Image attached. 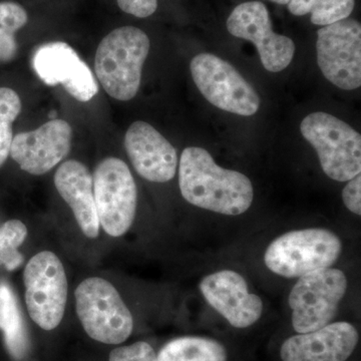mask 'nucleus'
<instances>
[{"mask_svg": "<svg viewBox=\"0 0 361 361\" xmlns=\"http://www.w3.org/2000/svg\"><path fill=\"white\" fill-rule=\"evenodd\" d=\"M179 186L180 194L192 205L223 215H241L253 203L250 179L237 171L220 167L208 151L198 147L183 151Z\"/></svg>", "mask_w": 361, "mask_h": 361, "instance_id": "obj_1", "label": "nucleus"}, {"mask_svg": "<svg viewBox=\"0 0 361 361\" xmlns=\"http://www.w3.org/2000/svg\"><path fill=\"white\" fill-rule=\"evenodd\" d=\"M149 51L148 35L135 26L116 28L102 40L94 71L109 96L123 102L137 96Z\"/></svg>", "mask_w": 361, "mask_h": 361, "instance_id": "obj_2", "label": "nucleus"}, {"mask_svg": "<svg viewBox=\"0 0 361 361\" xmlns=\"http://www.w3.org/2000/svg\"><path fill=\"white\" fill-rule=\"evenodd\" d=\"M342 252L341 240L323 228L285 233L265 252L268 269L282 277H301L313 271L331 267Z\"/></svg>", "mask_w": 361, "mask_h": 361, "instance_id": "obj_3", "label": "nucleus"}, {"mask_svg": "<svg viewBox=\"0 0 361 361\" xmlns=\"http://www.w3.org/2000/svg\"><path fill=\"white\" fill-rule=\"evenodd\" d=\"M300 130L330 179L348 182L360 174L361 137L348 123L324 111H315L304 118Z\"/></svg>", "mask_w": 361, "mask_h": 361, "instance_id": "obj_4", "label": "nucleus"}, {"mask_svg": "<svg viewBox=\"0 0 361 361\" xmlns=\"http://www.w3.org/2000/svg\"><path fill=\"white\" fill-rule=\"evenodd\" d=\"M78 319L87 336L106 344H121L134 329L132 313L111 282L90 277L75 289Z\"/></svg>", "mask_w": 361, "mask_h": 361, "instance_id": "obj_5", "label": "nucleus"}, {"mask_svg": "<svg viewBox=\"0 0 361 361\" xmlns=\"http://www.w3.org/2000/svg\"><path fill=\"white\" fill-rule=\"evenodd\" d=\"M346 290L348 278L334 268L313 271L299 277L289 294L294 330L307 334L331 323Z\"/></svg>", "mask_w": 361, "mask_h": 361, "instance_id": "obj_6", "label": "nucleus"}, {"mask_svg": "<svg viewBox=\"0 0 361 361\" xmlns=\"http://www.w3.org/2000/svg\"><path fill=\"white\" fill-rule=\"evenodd\" d=\"M97 217L104 231L121 237L129 231L137 211V191L129 167L121 159H104L92 176Z\"/></svg>", "mask_w": 361, "mask_h": 361, "instance_id": "obj_7", "label": "nucleus"}, {"mask_svg": "<svg viewBox=\"0 0 361 361\" xmlns=\"http://www.w3.org/2000/svg\"><path fill=\"white\" fill-rule=\"evenodd\" d=\"M28 314L40 329L54 330L65 315L68 279L61 259L51 251L33 256L23 273Z\"/></svg>", "mask_w": 361, "mask_h": 361, "instance_id": "obj_8", "label": "nucleus"}, {"mask_svg": "<svg viewBox=\"0 0 361 361\" xmlns=\"http://www.w3.org/2000/svg\"><path fill=\"white\" fill-rule=\"evenodd\" d=\"M192 78L209 103L220 110L250 116L260 108V97L239 71L212 54H200L192 59Z\"/></svg>", "mask_w": 361, "mask_h": 361, "instance_id": "obj_9", "label": "nucleus"}, {"mask_svg": "<svg viewBox=\"0 0 361 361\" xmlns=\"http://www.w3.org/2000/svg\"><path fill=\"white\" fill-rule=\"evenodd\" d=\"M317 63L323 75L341 90L361 85V26L355 20L337 21L318 30Z\"/></svg>", "mask_w": 361, "mask_h": 361, "instance_id": "obj_10", "label": "nucleus"}, {"mask_svg": "<svg viewBox=\"0 0 361 361\" xmlns=\"http://www.w3.org/2000/svg\"><path fill=\"white\" fill-rule=\"evenodd\" d=\"M233 37L251 42L268 71L280 73L290 65L295 54L293 40L273 32L269 11L260 1H248L235 7L227 20Z\"/></svg>", "mask_w": 361, "mask_h": 361, "instance_id": "obj_11", "label": "nucleus"}, {"mask_svg": "<svg viewBox=\"0 0 361 361\" xmlns=\"http://www.w3.org/2000/svg\"><path fill=\"white\" fill-rule=\"evenodd\" d=\"M71 140L70 123L54 118L39 129L16 135L9 155L21 170L32 175H44L68 155Z\"/></svg>", "mask_w": 361, "mask_h": 361, "instance_id": "obj_12", "label": "nucleus"}, {"mask_svg": "<svg viewBox=\"0 0 361 361\" xmlns=\"http://www.w3.org/2000/svg\"><path fill=\"white\" fill-rule=\"evenodd\" d=\"M200 290L211 307L233 327L247 329L260 319L263 302L260 297L249 292L242 275L232 270H222L203 278Z\"/></svg>", "mask_w": 361, "mask_h": 361, "instance_id": "obj_13", "label": "nucleus"}, {"mask_svg": "<svg viewBox=\"0 0 361 361\" xmlns=\"http://www.w3.org/2000/svg\"><path fill=\"white\" fill-rule=\"evenodd\" d=\"M125 148L135 170L144 179L166 183L175 177L177 152L149 123L137 121L130 125L125 135Z\"/></svg>", "mask_w": 361, "mask_h": 361, "instance_id": "obj_14", "label": "nucleus"}, {"mask_svg": "<svg viewBox=\"0 0 361 361\" xmlns=\"http://www.w3.org/2000/svg\"><path fill=\"white\" fill-rule=\"evenodd\" d=\"M358 343V332L348 322H334L307 334L289 337L282 361H346Z\"/></svg>", "mask_w": 361, "mask_h": 361, "instance_id": "obj_15", "label": "nucleus"}, {"mask_svg": "<svg viewBox=\"0 0 361 361\" xmlns=\"http://www.w3.org/2000/svg\"><path fill=\"white\" fill-rule=\"evenodd\" d=\"M54 186L70 206L82 232L87 238H97L101 225L94 202L92 176L87 166L75 160L61 164L54 175Z\"/></svg>", "mask_w": 361, "mask_h": 361, "instance_id": "obj_16", "label": "nucleus"}, {"mask_svg": "<svg viewBox=\"0 0 361 361\" xmlns=\"http://www.w3.org/2000/svg\"><path fill=\"white\" fill-rule=\"evenodd\" d=\"M32 66L45 85L66 87L87 65L70 44L54 42L37 49Z\"/></svg>", "mask_w": 361, "mask_h": 361, "instance_id": "obj_17", "label": "nucleus"}, {"mask_svg": "<svg viewBox=\"0 0 361 361\" xmlns=\"http://www.w3.org/2000/svg\"><path fill=\"white\" fill-rule=\"evenodd\" d=\"M0 330L4 332V342L11 357L18 361L23 360L30 348V341L18 301L6 282H0Z\"/></svg>", "mask_w": 361, "mask_h": 361, "instance_id": "obj_18", "label": "nucleus"}, {"mask_svg": "<svg viewBox=\"0 0 361 361\" xmlns=\"http://www.w3.org/2000/svg\"><path fill=\"white\" fill-rule=\"evenodd\" d=\"M223 344L207 337L185 336L163 346L156 361H227Z\"/></svg>", "mask_w": 361, "mask_h": 361, "instance_id": "obj_19", "label": "nucleus"}, {"mask_svg": "<svg viewBox=\"0 0 361 361\" xmlns=\"http://www.w3.org/2000/svg\"><path fill=\"white\" fill-rule=\"evenodd\" d=\"M287 6L293 16L310 13L313 25L326 26L348 18L355 0H290Z\"/></svg>", "mask_w": 361, "mask_h": 361, "instance_id": "obj_20", "label": "nucleus"}, {"mask_svg": "<svg viewBox=\"0 0 361 361\" xmlns=\"http://www.w3.org/2000/svg\"><path fill=\"white\" fill-rule=\"evenodd\" d=\"M27 13L20 4L0 2V63H8L18 54L16 35L27 23Z\"/></svg>", "mask_w": 361, "mask_h": 361, "instance_id": "obj_21", "label": "nucleus"}, {"mask_svg": "<svg viewBox=\"0 0 361 361\" xmlns=\"http://www.w3.org/2000/svg\"><path fill=\"white\" fill-rule=\"evenodd\" d=\"M20 111L21 101L18 92L9 87H0V167L11 154L13 125Z\"/></svg>", "mask_w": 361, "mask_h": 361, "instance_id": "obj_22", "label": "nucleus"}, {"mask_svg": "<svg viewBox=\"0 0 361 361\" xmlns=\"http://www.w3.org/2000/svg\"><path fill=\"white\" fill-rule=\"evenodd\" d=\"M26 237L27 228L20 220H9L0 226V266H6L8 271L20 267L23 256L18 249Z\"/></svg>", "mask_w": 361, "mask_h": 361, "instance_id": "obj_23", "label": "nucleus"}, {"mask_svg": "<svg viewBox=\"0 0 361 361\" xmlns=\"http://www.w3.org/2000/svg\"><path fill=\"white\" fill-rule=\"evenodd\" d=\"M156 353L149 343L137 341L111 350L109 361H156Z\"/></svg>", "mask_w": 361, "mask_h": 361, "instance_id": "obj_24", "label": "nucleus"}, {"mask_svg": "<svg viewBox=\"0 0 361 361\" xmlns=\"http://www.w3.org/2000/svg\"><path fill=\"white\" fill-rule=\"evenodd\" d=\"M123 13L135 18H146L156 13L158 0H116Z\"/></svg>", "mask_w": 361, "mask_h": 361, "instance_id": "obj_25", "label": "nucleus"}, {"mask_svg": "<svg viewBox=\"0 0 361 361\" xmlns=\"http://www.w3.org/2000/svg\"><path fill=\"white\" fill-rule=\"evenodd\" d=\"M361 176L358 174L348 180L342 191V200L350 212L361 215Z\"/></svg>", "mask_w": 361, "mask_h": 361, "instance_id": "obj_26", "label": "nucleus"}, {"mask_svg": "<svg viewBox=\"0 0 361 361\" xmlns=\"http://www.w3.org/2000/svg\"><path fill=\"white\" fill-rule=\"evenodd\" d=\"M270 1L275 2V4H282V6H285V4H288V2L290 0H270Z\"/></svg>", "mask_w": 361, "mask_h": 361, "instance_id": "obj_27", "label": "nucleus"}]
</instances>
